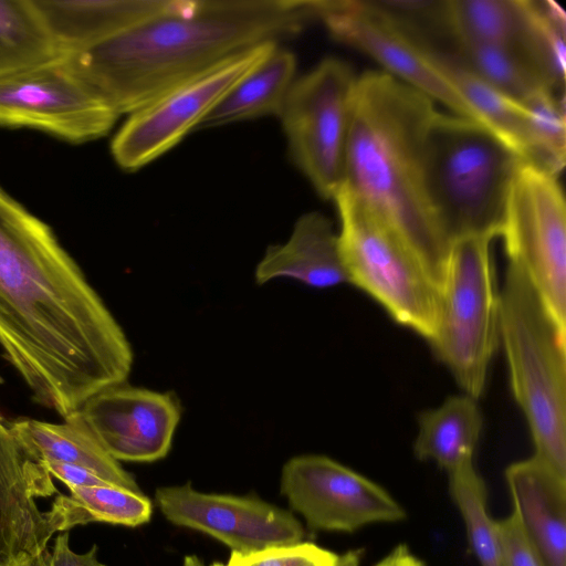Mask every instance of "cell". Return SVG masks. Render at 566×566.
<instances>
[{"label": "cell", "instance_id": "20", "mask_svg": "<svg viewBox=\"0 0 566 566\" xmlns=\"http://www.w3.org/2000/svg\"><path fill=\"white\" fill-rule=\"evenodd\" d=\"M10 427L42 464L54 462L82 467L113 485L142 492L134 476L101 444L80 410L64 418L62 423L24 418L10 421Z\"/></svg>", "mask_w": 566, "mask_h": 566}, {"label": "cell", "instance_id": "7", "mask_svg": "<svg viewBox=\"0 0 566 566\" xmlns=\"http://www.w3.org/2000/svg\"><path fill=\"white\" fill-rule=\"evenodd\" d=\"M494 239L467 235L450 243L437 329L429 340L464 394L478 400L500 340Z\"/></svg>", "mask_w": 566, "mask_h": 566}, {"label": "cell", "instance_id": "36", "mask_svg": "<svg viewBox=\"0 0 566 566\" xmlns=\"http://www.w3.org/2000/svg\"><path fill=\"white\" fill-rule=\"evenodd\" d=\"M360 551H349L344 555L339 556L337 566H358L360 560Z\"/></svg>", "mask_w": 566, "mask_h": 566}, {"label": "cell", "instance_id": "8", "mask_svg": "<svg viewBox=\"0 0 566 566\" xmlns=\"http://www.w3.org/2000/svg\"><path fill=\"white\" fill-rule=\"evenodd\" d=\"M356 80L346 62L326 57L295 78L277 116L293 161L328 200H334L343 186Z\"/></svg>", "mask_w": 566, "mask_h": 566}, {"label": "cell", "instance_id": "3", "mask_svg": "<svg viewBox=\"0 0 566 566\" xmlns=\"http://www.w3.org/2000/svg\"><path fill=\"white\" fill-rule=\"evenodd\" d=\"M436 103L386 72L357 76L343 186L410 247L442 289L450 242L431 203L424 145Z\"/></svg>", "mask_w": 566, "mask_h": 566}, {"label": "cell", "instance_id": "1", "mask_svg": "<svg viewBox=\"0 0 566 566\" xmlns=\"http://www.w3.org/2000/svg\"><path fill=\"white\" fill-rule=\"evenodd\" d=\"M0 346L63 419L124 384L130 344L53 229L0 185Z\"/></svg>", "mask_w": 566, "mask_h": 566}, {"label": "cell", "instance_id": "14", "mask_svg": "<svg viewBox=\"0 0 566 566\" xmlns=\"http://www.w3.org/2000/svg\"><path fill=\"white\" fill-rule=\"evenodd\" d=\"M155 500L170 523L205 533L231 553L296 544L305 536L291 512L258 496L205 493L186 483L158 488Z\"/></svg>", "mask_w": 566, "mask_h": 566}, {"label": "cell", "instance_id": "9", "mask_svg": "<svg viewBox=\"0 0 566 566\" xmlns=\"http://www.w3.org/2000/svg\"><path fill=\"white\" fill-rule=\"evenodd\" d=\"M500 237L509 263L523 271L553 318L566 328V209L558 176L518 166Z\"/></svg>", "mask_w": 566, "mask_h": 566}, {"label": "cell", "instance_id": "5", "mask_svg": "<svg viewBox=\"0 0 566 566\" xmlns=\"http://www.w3.org/2000/svg\"><path fill=\"white\" fill-rule=\"evenodd\" d=\"M522 161L476 122L438 111L426 137L429 197L451 243L501 235L507 196Z\"/></svg>", "mask_w": 566, "mask_h": 566}, {"label": "cell", "instance_id": "22", "mask_svg": "<svg viewBox=\"0 0 566 566\" xmlns=\"http://www.w3.org/2000/svg\"><path fill=\"white\" fill-rule=\"evenodd\" d=\"M413 443L419 460H432L448 475L473 467V453L483 427L476 400L468 395L449 397L440 407L418 417Z\"/></svg>", "mask_w": 566, "mask_h": 566}, {"label": "cell", "instance_id": "27", "mask_svg": "<svg viewBox=\"0 0 566 566\" xmlns=\"http://www.w3.org/2000/svg\"><path fill=\"white\" fill-rule=\"evenodd\" d=\"M455 49L457 55L453 56L464 67L518 103L544 91L553 92L525 54L515 46L459 42Z\"/></svg>", "mask_w": 566, "mask_h": 566}, {"label": "cell", "instance_id": "26", "mask_svg": "<svg viewBox=\"0 0 566 566\" xmlns=\"http://www.w3.org/2000/svg\"><path fill=\"white\" fill-rule=\"evenodd\" d=\"M432 11L454 43L518 46L522 0H448L433 2Z\"/></svg>", "mask_w": 566, "mask_h": 566}, {"label": "cell", "instance_id": "17", "mask_svg": "<svg viewBox=\"0 0 566 566\" xmlns=\"http://www.w3.org/2000/svg\"><path fill=\"white\" fill-rule=\"evenodd\" d=\"M505 480L512 513L541 566H566V475L533 455L509 465Z\"/></svg>", "mask_w": 566, "mask_h": 566}, {"label": "cell", "instance_id": "6", "mask_svg": "<svg viewBox=\"0 0 566 566\" xmlns=\"http://www.w3.org/2000/svg\"><path fill=\"white\" fill-rule=\"evenodd\" d=\"M333 201L350 284L429 342L439 321L440 286L403 239L359 197L342 187Z\"/></svg>", "mask_w": 566, "mask_h": 566}, {"label": "cell", "instance_id": "29", "mask_svg": "<svg viewBox=\"0 0 566 566\" xmlns=\"http://www.w3.org/2000/svg\"><path fill=\"white\" fill-rule=\"evenodd\" d=\"M449 490L480 565L503 566L496 522L486 509V486L474 467L450 474Z\"/></svg>", "mask_w": 566, "mask_h": 566}, {"label": "cell", "instance_id": "4", "mask_svg": "<svg viewBox=\"0 0 566 566\" xmlns=\"http://www.w3.org/2000/svg\"><path fill=\"white\" fill-rule=\"evenodd\" d=\"M500 339L513 396L525 415L535 454L566 475V328L516 265L500 293Z\"/></svg>", "mask_w": 566, "mask_h": 566}, {"label": "cell", "instance_id": "37", "mask_svg": "<svg viewBox=\"0 0 566 566\" xmlns=\"http://www.w3.org/2000/svg\"><path fill=\"white\" fill-rule=\"evenodd\" d=\"M184 566H206L198 557L196 556H186L184 560Z\"/></svg>", "mask_w": 566, "mask_h": 566}, {"label": "cell", "instance_id": "25", "mask_svg": "<svg viewBox=\"0 0 566 566\" xmlns=\"http://www.w3.org/2000/svg\"><path fill=\"white\" fill-rule=\"evenodd\" d=\"M69 491L57 494L46 512L56 532L91 522L136 527L147 523L153 513L151 501L142 492L115 485L69 488Z\"/></svg>", "mask_w": 566, "mask_h": 566}, {"label": "cell", "instance_id": "32", "mask_svg": "<svg viewBox=\"0 0 566 566\" xmlns=\"http://www.w3.org/2000/svg\"><path fill=\"white\" fill-rule=\"evenodd\" d=\"M503 566H541L539 560L512 513L496 522Z\"/></svg>", "mask_w": 566, "mask_h": 566}, {"label": "cell", "instance_id": "10", "mask_svg": "<svg viewBox=\"0 0 566 566\" xmlns=\"http://www.w3.org/2000/svg\"><path fill=\"white\" fill-rule=\"evenodd\" d=\"M315 11L316 19L336 40L367 54L384 72L442 104L452 114L480 124L443 70L438 52L427 46L385 2L315 0Z\"/></svg>", "mask_w": 566, "mask_h": 566}, {"label": "cell", "instance_id": "15", "mask_svg": "<svg viewBox=\"0 0 566 566\" xmlns=\"http://www.w3.org/2000/svg\"><path fill=\"white\" fill-rule=\"evenodd\" d=\"M80 412L114 459L154 462L170 451L181 408L174 392L124 382L93 395Z\"/></svg>", "mask_w": 566, "mask_h": 566}, {"label": "cell", "instance_id": "33", "mask_svg": "<svg viewBox=\"0 0 566 566\" xmlns=\"http://www.w3.org/2000/svg\"><path fill=\"white\" fill-rule=\"evenodd\" d=\"M69 539V532L59 534L52 552L44 551L33 566H105L97 558L96 545L86 553L77 554L71 549Z\"/></svg>", "mask_w": 566, "mask_h": 566}, {"label": "cell", "instance_id": "18", "mask_svg": "<svg viewBox=\"0 0 566 566\" xmlns=\"http://www.w3.org/2000/svg\"><path fill=\"white\" fill-rule=\"evenodd\" d=\"M287 277L314 289L350 283L338 235L321 212L302 214L286 242L270 245L255 268L254 279L262 285Z\"/></svg>", "mask_w": 566, "mask_h": 566}, {"label": "cell", "instance_id": "35", "mask_svg": "<svg viewBox=\"0 0 566 566\" xmlns=\"http://www.w3.org/2000/svg\"><path fill=\"white\" fill-rule=\"evenodd\" d=\"M376 566H426L415 556L408 546L400 544L385 556Z\"/></svg>", "mask_w": 566, "mask_h": 566}, {"label": "cell", "instance_id": "2", "mask_svg": "<svg viewBox=\"0 0 566 566\" xmlns=\"http://www.w3.org/2000/svg\"><path fill=\"white\" fill-rule=\"evenodd\" d=\"M314 0H181L171 10L67 55L118 115L254 46L297 34Z\"/></svg>", "mask_w": 566, "mask_h": 566}, {"label": "cell", "instance_id": "16", "mask_svg": "<svg viewBox=\"0 0 566 566\" xmlns=\"http://www.w3.org/2000/svg\"><path fill=\"white\" fill-rule=\"evenodd\" d=\"M57 493L52 475L0 412V566H33L56 532L38 497Z\"/></svg>", "mask_w": 566, "mask_h": 566}, {"label": "cell", "instance_id": "13", "mask_svg": "<svg viewBox=\"0 0 566 566\" xmlns=\"http://www.w3.org/2000/svg\"><path fill=\"white\" fill-rule=\"evenodd\" d=\"M280 486L292 510L313 530L352 533L406 517L403 507L380 485L325 455L290 459Z\"/></svg>", "mask_w": 566, "mask_h": 566}, {"label": "cell", "instance_id": "34", "mask_svg": "<svg viewBox=\"0 0 566 566\" xmlns=\"http://www.w3.org/2000/svg\"><path fill=\"white\" fill-rule=\"evenodd\" d=\"M43 465L52 476L62 481L67 488L113 485L82 467L54 462L43 463Z\"/></svg>", "mask_w": 566, "mask_h": 566}, {"label": "cell", "instance_id": "23", "mask_svg": "<svg viewBox=\"0 0 566 566\" xmlns=\"http://www.w3.org/2000/svg\"><path fill=\"white\" fill-rule=\"evenodd\" d=\"M295 55L279 44L244 75L203 119L199 128L268 115L279 116L295 81Z\"/></svg>", "mask_w": 566, "mask_h": 566}, {"label": "cell", "instance_id": "24", "mask_svg": "<svg viewBox=\"0 0 566 566\" xmlns=\"http://www.w3.org/2000/svg\"><path fill=\"white\" fill-rule=\"evenodd\" d=\"M64 59L34 0H0V80Z\"/></svg>", "mask_w": 566, "mask_h": 566}, {"label": "cell", "instance_id": "21", "mask_svg": "<svg viewBox=\"0 0 566 566\" xmlns=\"http://www.w3.org/2000/svg\"><path fill=\"white\" fill-rule=\"evenodd\" d=\"M438 54L443 70L471 105L480 124L522 163L553 174L525 106L486 84L453 55Z\"/></svg>", "mask_w": 566, "mask_h": 566}, {"label": "cell", "instance_id": "31", "mask_svg": "<svg viewBox=\"0 0 566 566\" xmlns=\"http://www.w3.org/2000/svg\"><path fill=\"white\" fill-rule=\"evenodd\" d=\"M338 560L339 555L303 541L248 554L231 553L226 563L210 566H337Z\"/></svg>", "mask_w": 566, "mask_h": 566}, {"label": "cell", "instance_id": "28", "mask_svg": "<svg viewBox=\"0 0 566 566\" xmlns=\"http://www.w3.org/2000/svg\"><path fill=\"white\" fill-rule=\"evenodd\" d=\"M523 30L517 49L548 87L565 96L566 14L551 0H522Z\"/></svg>", "mask_w": 566, "mask_h": 566}, {"label": "cell", "instance_id": "12", "mask_svg": "<svg viewBox=\"0 0 566 566\" xmlns=\"http://www.w3.org/2000/svg\"><path fill=\"white\" fill-rule=\"evenodd\" d=\"M118 116L65 60L0 80V127L81 144L105 136Z\"/></svg>", "mask_w": 566, "mask_h": 566}, {"label": "cell", "instance_id": "19", "mask_svg": "<svg viewBox=\"0 0 566 566\" xmlns=\"http://www.w3.org/2000/svg\"><path fill=\"white\" fill-rule=\"evenodd\" d=\"M65 57L165 13L178 0H34Z\"/></svg>", "mask_w": 566, "mask_h": 566}, {"label": "cell", "instance_id": "11", "mask_svg": "<svg viewBox=\"0 0 566 566\" xmlns=\"http://www.w3.org/2000/svg\"><path fill=\"white\" fill-rule=\"evenodd\" d=\"M277 44L269 42L235 54L128 114L112 139L115 163L133 171L174 148L198 129L229 91Z\"/></svg>", "mask_w": 566, "mask_h": 566}, {"label": "cell", "instance_id": "30", "mask_svg": "<svg viewBox=\"0 0 566 566\" xmlns=\"http://www.w3.org/2000/svg\"><path fill=\"white\" fill-rule=\"evenodd\" d=\"M522 104L552 172L558 176L566 159L565 96L544 91Z\"/></svg>", "mask_w": 566, "mask_h": 566}]
</instances>
